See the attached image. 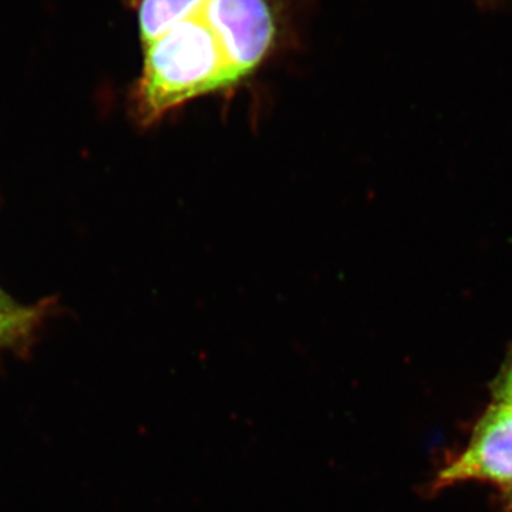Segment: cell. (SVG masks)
I'll use <instances>...</instances> for the list:
<instances>
[{"mask_svg": "<svg viewBox=\"0 0 512 512\" xmlns=\"http://www.w3.org/2000/svg\"><path fill=\"white\" fill-rule=\"evenodd\" d=\"M208 0H143L138 13L144 49L185 20L200 16Z\"/></svg>", "mask_w": 512, "mask_h": 512, "instance_id": "4", "label": "cell"}, {"mask_svg": "<svg viewBox=\"0 0 512 512\" xmlns=\"http://www.w3.org/2000/svg\"><path fill=\"white\" fill-rule=\"evenodd\" d=\"M201 16L217 37L237 84L271 52L276 25L268 0H208Z\"/></svg>", "mask_w": 512, "mask_h": 512, "instance_id": "3", "label": "cell"}, {"mask_svg": "<svg viewBox=\"0 0 512 512\" xmlns=\"http://www.w3.org/2000/svg\"><path fill=\"white\" fill-rule=\"evenodd\" d=\"M494 402L512 404V349L501 366L500 373L491 384Z\"/></svg>", "mask_w": 512, "mask_h": 512, "instance_id": "6", "label": "cell"}, {"mask_svg": "<svg viewBox=\"0 0 512 512\" xmlns=\"http://www.w3.org/2000/svg\"><path fill=\"white\" fill-rule=\"evenodd\" d=\"M25 306H20L19 303L13 301L12 298L0 289V316L13 315L22 311Z\"/></svg>", "mask_w": 512, "mask_h": 512, "instance_id": "7", "label": "cell"}, {"mask_svg": "<svg viewBox=\"0 0 512 512\" xmlns=\"http://www.w3.org/2000/svg\"><path fill=\"white\" fill-rule=\"evenodd\" d=\"M39 319L40 309L37 308H23L13 315L0 316V348L23 342Z\"/></svg>", "mask_w": 512, "mask_h": 512, "instance_id": "5", "label": "cell"}, {"mask_svg": "<svg viewBox=\"0 0 512 512\" xmlns=\"http://www.w3.org/2000/svg\"><path fill=\"white\" fill-rule=\"evenodd\" d=\"M471 481L497 487L512 505V404L493 400L466 448L441 468L427 491L434 494Z\"/></svg>", "mask_w": 512, "mask_h": 512, "instance_id": "2", "label": "cell"}, {"mask_svg": "<svg viewBox=\"0 0 512 512\" xmlns=\"http://www.w3.org/2000/svg\"><path fill=\"white\" fill-rule=\"evenodd\" d=\"M235 84L217 37L195 16L146 47L136 92L138 120L151 126L188 101Z\"/></svg>", "mask_w": 512, "mask_h": 512, "instance_id": "1", "label": "cell"}]
</instances>
